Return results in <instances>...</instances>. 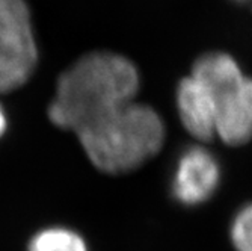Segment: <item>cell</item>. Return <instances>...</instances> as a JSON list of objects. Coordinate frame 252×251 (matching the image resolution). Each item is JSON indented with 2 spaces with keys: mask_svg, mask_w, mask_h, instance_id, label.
I'll return each instance as SVG.
<instances>
[{
  "mask_svg": "<svg viewBox=\"0 0 252 251\" xmlns=\"http://www.w3.org/2000/svg\"><path fill=\"white\" fill-rule=\"evenodd\" d=\"M220 181L219 159L205 144L195 143L177 157L171 176V194L181 206L196 208L215 197Z\"/></svg>",
  "mask_w": 252,
  "mask_h": 251,
  "instance_id": "obj_4",
  "label": "cell"
},
{
  "mask_svg": "<svg viewBox=\"0 0 252 251\" xmlns=\"http://www.w3.org/2000/svg\"><path fill=\"white\" fill-rule=\"evenodd\" d=\"M38 62L31 12L25 0H0V93L25 85Z\"/></svg>",
  "mask_w": 252,
  "mask_h": 251,
  "instance_id": "obj_3",
  "label": "cell"
},
{
  "mask_svg": "<svg viewBox=\"0 0 252 251\" xmlns=\"http://www.w3.org/2000/svg\"><path fill=\"white\" fill-rule=\"evenodd\" d=\"M5 129H6V115H5V110H3L2 105H0V136L3 135Z\"/></svg>",
  "mask_w": 252,
  "mask_h": 251,
  "instance_id": "obj_9",
  "label": "cell"
},
{
  "mask_svg": "<svg viewBox=\"0 0 252 251\" xmlns=\"http://www.w3.org/2000/svg\"><path fill=\"white\" fill-rule=\"evenodd\" d=\"M230 241L234 251H252V201L234 214L230 224Z\"/></svg>",
  "mask_w": 252,
  "mask_h": 251,
  "instance_id": "obj_8",
  "label": "cell"
},
{
  "mask_svg": "<svg viewBox=\"0 0 252 251\" xmlns=\"http://www.w3.org/2000/svg\"><path fill=\"white\" fill-rule=\"evenodd\" d=\"M175 112L180 124L196 143L216 138V105L210 91L190 73L175 88Z\"/></svg>",
  "mask_w": 252,
  "mask_h": 251,
  "instance_id": "obj_6",
  "label": "cell"
},
{
  "mask_svg": "<svg viewBox=\"0 0 252 251\" xmlns=\"http://www.w3.org/2000/svg\"><path fill=\"white\" fill-rule=\"evenodd\" d=\"M207 89L216 105V138L230 147L248 144L252 140V77L243 73Z\"/></svg>",
  "mask_w": 252,
  "mask_h": 251,
  "instance_id": "obj_5",
  "label": "cell"
},
{
  "mask_svg": "<svg viewBox=\"0 0 252 251\" xmlns=\"http://www.w3.org/2000/svg\"><path fill=\"white\" fill-rule=\"evenodd\" d=\"M93 165L107 174H127L154 159L166 143V123L153 106L131 100L76 132Z\"/></svg>",
  "mask_w": 252,
  "mask_h": 251,
  "instance_id": "obj_2",
  "label": "cell"
},
{
  "mask_svg": "<svg viewBox=\"0 0 252 251\" xmlns=\"http://www.w3.org/2000/svg\"><path fill=\"white\" fill-rule=\"evenodd\" d=\"M237 3H242V5H246L251 11H252V0H234Z\"/></svg>",
  "mask_w": 252,
  "mask_h": 251,
  "instance_id": "obj_10",
  "label": "cell"
},
{
  "mask_svg": "<svg viewBox=\"0 0 252 251\" xmlns=\"http://www.w3.org/2000/svg\"><path fill=\"white\" fill-rule=\"evenodd\" d=\"M141 73L124 55L97 50L79 58L59 76L49 106L52 123L74 133L104 113L136 100Z\"/></svg>",
  "mask_w": 252,
  "mask_h": 251,
  "instance_id": "obj_1",
  "label": "cell"
},
{
  "mask_svg": "<svg viewBox=\"0 0 252 251\" xmlns=\"http://www.w3.org/2000/svg\"><path fill=\"white\" fill-rule=\"evenodd\" d=\"M28 251H89V248L77 232L66 227H49L31 239Z\"/></svg>",
  "mask_w": 252,
  "mask_h": 251,
  "instance_id": "obj_7",
  "label": "cell"
}]
</instances>
